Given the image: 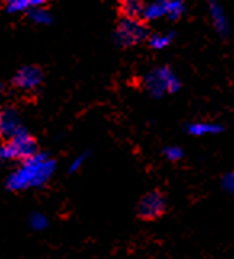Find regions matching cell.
Returning <instances> with one entry per match:
<instances>
[{
    "label": "cell",
    "instance_id": "6da1fadb",
    "mask_svg": "<svg viewBox=\"0 0 234 259\" xmlns=\"http://www.w3.org/2000/svg\"><path fill=\"white\" fill-rule=\"evenodd\" d=\"M2 154L10 160L26 163L39 154V143L32 135L19 133L4 141Z\"/></svg>",
    "mask_w": 234,
    "mask_h": 259
},
{
    "label": "cell",
    "instance_id": "7a4b0ae2",
    "mask_svg": "<svg viewBox=\"0 0 234 259\" xmlns=\"http://www.w3.org/2000/svg\"><path fill=\"white\" fill-rule=\"evenodd\" d=\"M167 211L165 195L160 191H152L140 198L137 205V218L143 223H154Z\"/></svg>",
    "mask_w": 234,
    "mask_h": 259
},
{
    "label": "cell",
    "instance_id": "3957f363",
    "mask_svg": "<svg viewBox=\"0 0 234 259\" xmlns=\"http://www.w3.org/2000/svg\"><path fill=\"white\" fill-rule=\"evenodd\" d=\"M116 34L124 47H135L149 35V29L146 23L133 21V19H127V18H119L116 26Z\"/></svg>",
    "mask_w": 234,
    "mask_h": 259
},
{
    "label": "cell",
    "instance_id": "277c9868",
    "mask_svg": "<svg viewBox=\"0 0 234 259\" xmlns=\"http://www.w3.org/2000/svg\"><path fill=\"white\" fill-rule=\"evenodd\" d=\"M117 13L119 18L133 19V21L146 23L148 7L145 0H117Z\"/></svg>",
    "mask_w": 234,
    "mask_h": 259
},
{
    "label": "cell",
    "instance_id": "5b68a950",
    "mask_svg": "<svg viewBox=\"0 0 234 259\" xmlns=\"http://www.w3.org/2000/svg\"><path fill=\"white\" fill-rule=\"evenodd\" d=\"M44 78V71L39 66H26L18 75L13 78V87L15 88H23V90H36L39 83Z\"/></svg>",
    "mask_w": 234,
    "mask_h": 259
}]
</instances>
